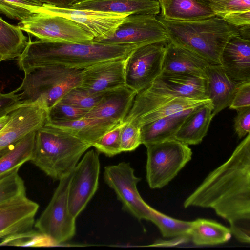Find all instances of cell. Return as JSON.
I'll use <instances>...</instances> for the list:
<instances>
[{"label": "cell", "instance_id": "cell-45", "mask_svg": "<svg viewBox=\"0 0 250 250\" xmlns=\"http://www.w3.org/2000/svg\"><path fill=\"white\" fill-rule=\"evenodd\" d=\"M237 29L240 37L245 39L250 40V25L241 26Z\"/></svg>", "mask_w": 250, "mask_h": 250}, {"label": "cell", "instance_id": "cell-28", "mask_svg": "<svg viewBox=\"0 0 250 250\" xmlns=\"http://www.w3.org/2000/svg\"><path fill=\"white\" fill-rule=\"evenodd\" d=\"M229 228L211 220L198 219L193 221L190 237L198 246H212L228 242L231 238Z\"/></svg>", "mask_w": 250, "mask_h": 250}, {"label": "cell", "instance_id": "cell-46", "mask_svg": "<svg viewBox=\"0 0 250 250\" xmlns=\"http://www.w3.org/2000/svg\"><path fill=\"white\" fill-rule=\"evenodd\" d=\"M10 118V114L0 118V130L6 125Z\"/></svg>", "mask_w": 250, "mask_h": 250}, {"label": "cell", "instance_id": "cell-30", "mask_svg": "<svg viewBox=\"0 0 250 250\" xmlns=\"http://www.w3.org/2000/svg\"><path fill=\"white\" fill-rule=\"evenodd\" d=\"M28 42V38L18 26L9 24L0 17V60L18 58Z\"/></svg>", "mask_w": 250, "mask_h": 250}, {"label": "cell", "instance_id": "cell-41", "mask_svg": "<svg viewBox=\"0 0 250 250\" xmlns=\"http://www.w3.org/2000/svg\"><path fill=\"white\" fill-rule=\"evenodd\" d=\"M229 107L237 111L250 107V81L239 85Z\"/></svg>", "mask_w": 250, "mask_h": 250}, {"label": "cell", "instance_id": "cell-31", "mask_svg": "<svg viewBox=\"0 0 250 250\" xmlns=\"http://www.w3.org/2000/svg\"><path fill=\"white\" fill-rule=\"evenodd\" d=\"M166 238L189 237L193 221L176 219L166 215L151 207L150 220Z\"/></svg>", "mask_w": 250, "mask_h": 250}, {"label": "cell", "instance_id": "cell-35", "mask_svg": "<svg viewBox=\"0 0 250 250\" xmlns=\"http://www.w3.org/2000/svg\"><path fill=\"white\" fill-rule=\"evenodd\" d=\"M20 167L0 179V203L19 195L26 194L24 182L19 174Z\"/></svg>", "mask_w": 250, "mask_h": 250}, {"label": "cell", "instance_id": "cell-20", "mask_svg": "<svg viewBox=\"0 0 250 250\" xmlns=\"http://www.w3.org/2000/svg\"><path fill=\"white\" fill-rule=\"evenodd\" d=\"M209 64L205 59L169 40L166 46L162 73L206 78V69Z\"/></svg>", "mask_w": 250, "mask_h": 250}, {"label": "cell", "instance_id": "cell-17", "mask_svg": "<svg viewBox=\"0 0 250 250\" xmlns=\"http://www.w3.org/2000/svg\"><path fill=\"white\" fill-rule=\"evenodd\" d=\"M39 205L26 194L0 203V239L32 229Z\"/></svg>", "mask_w": 250, "mask_h": 250}, {"label": "cell", "instance_id": "cell-37", "mask_svg": "<svg viewBox=\"0 0 250 250\" xmlns=\"http://www.w3.org/2000/svg\"><path fill=\"white\" fill-rule=\"evenodd\" d=\"M88 111L59 101L48 109L46 122L77 120L83 117Z\"/></svg>", "mask_w": 250, "mask_h": 250}, {"label": "cell", "instance_id": "cell-9", "mask_svg": "<svg viewBox=\"0 0 250 250\" xmlns=\"http://www.w3.org/2000/svg\"><path fill=\"white\" fill-rule=\"evenodd\" d=\"M18 26L39 40L73 43H89L94 37L81 25L62 16L36 12Z\"/></svg>", "mask_w": 250, "mask_h": 250}, {"label": "cell", "instance_id": "cell-24", "mask_svg": "<svg viewBox=\"0 0 250 250\" xmlns=\"http://www.w3.org/2000/svg\"><path fill=\"white\" fill-rule=\"evenodd\" d=\"M212 111L211 102L193 109L183 122L174 139L188 145L200 143L213 118Z\"/></svg>", "mask_w": 250, "mask_h": 250}, {"label": "cell", "instance_id": "cell-1", "mask_svg": "<svg viewBox=\"0 0 250 250\" xmlns=\"http://www.w3.org/2000/svg\"><path fill=\"white\" fill-rule=\"evenodd\" d=\"M185 208H211L226 220L231 234L250 243V134L229 159L211 172L185 201Z\"/></svg>", "mask_w": 250, "mask_h": 250}, {"label": "cell", "instance_id": "cell-15", "mask_svg": "<svg viewBox=\"0 0 250 250\" xmlns=\"http://www.w3.org/2000/svg\"><path fill=\"white\" fill-rule=\"evenodd\" d=\"M47 111L37 105L21 106L10 113L9 121L0 130V156L11 145L43 126Z\"/></svg>", "mask_w": 250, "mask_h": 250}, {"label": "cell", "instance_id": "cell-29", "mask_svg": "<svg viewBox=\"0 0 250 250\" xmlns=\"http://www.w3.org/2000/svg\"><path fill=\"white\" fill-rule=\"evenodd\" d=\"M35 134L34 131L26 135L11 145L0 156V179L30 161Z\"/></svg>", "mask_w": 250, "mask_h": 250}, {"label": "cell", "instance_id": "cell-49", "mask_svg": "<svg viewBox=\"0 0 250 250\" xmlns=\"http://www.w3.org/2000/svg\"><path fill=\"white\" fill-rule=\"evenodd\" d=\"M1 62V60H0V62Z\"/></svg>", "mask_w": 250, "mask_h": 250}, {"label": "cell", "instance_id": "cell-40", "mask_svg": "<svg viewBox=\"0 0 250 250\" xmlns=\"http://www.w3.org/2000/svg\"><path fill=\"white\" fill-rule=\"evenodd\" d=\"M21 106V102L15 90L6 93L0 91V118L9 115Z\"/></svg>", "mask_w": 250, "mask_h": 250}, {"label": "cell", "instance_id": "cell-38", "mask_svg": "<svg viewBox=\"0 0 250 250\" xmlns=\"http://www.w3.org/2000/svg\"><path fill=\"white\" fill-rule=\"evenodd\" d=\"M120 135L122 152L135 150L141 144V128L131 122H124Z\"/></svg>", "mask_w": 250, "mask_h": 250}, {"label": "cell", "instance_id": "cell-7", "mask_svg": "<svg viewBox=\"0 0 250 250\" xmlns=\"http://www.w3.org/2000/svg\"><path fill=\"white\" fill-rule=\"evenodd\" d=\"M147 149L146 180L151 188H161L171 181L191 160L188 145L175 139L149 144Z\"/></svg>", "mask_w": 250, "mask_h": 250}, {"label": "cell", "instance_id": "cell-2", "mask_svg": "<svg viewBox=\"0 0 250 250\" xmlns=\"http://www.w3.org/2000/svg\"><path fill=\"white\" fill-rule=\"evenodd\" d=\"M138 47L131 44H110L59 42L42 40L31 41L18 57V64L24 74L41 67L56 66L82 69L99 62L126 58Z\"/></svg>", "mask_w": 250, "mask_h": 250}, {"label": "cell", "instance_id": "cell-33", "mask_svg": "<svg viewBox=\"0 0 250 250\" xmlns=\"http://www.w3.org/2000/svg\"><path fill=\"white\" fill-rule=\"evenodd\" d=\"M42 5L32 0H0V13L21 21L32 16Z\"/></svg>", "mask_w": 250, "mask_h": 250}, {"label": "cell", "instance_id": "cell-6", "mask_svg": "<svg viewBox=\"0 0 250 250\" xmlns=\"http://www.w3.org/2000/svg\"><path fill=\"white\" fill-rule=\"evenodd\" d=\"M211 102L171 94L151 85L138 93L123 122H131L141 127L159 119L195 108Z\"/></svg>", "mask_w": 250, "mask_h": 250}, {"label": "cell", "instance_id": "cell-47", "mask_svg": "<svg viewBox=\"0 0 250 250\" xmlns=\"http://www.w3.org/2000/svg\"><path fill=\"white\" fill-rule=\"evenodd\" d=\"M199 2L205 5L208 7V6L212 2L218 1L222 0H196Z\"/></svg>", "mask_w": 250, "mask_h": 250}, {"label": "cell", "instance_id": "cell-43", "mask_svg": "<svg viewBox=\"0 0 250 250\" xmlns=\"http://www.w3.org/2000/svg\"><path fill=\"white\" fill-rule=\"evenodd\" d=\"M219 17L236 28L250 25V10L227 13Z\"/></svg>", "mask_w": 250, "mask_h": 250}, {"label": "cell", "instance_id": "cell-48", "mask_svg": "<svg viewBox=\"0 0 250 250\" xmlns=\"http://www.w3.org/2000/svg\"><path fill=\"white\" fill-rule=\"evenodd\" d=\"M158 1L160 4L161 7L163 5L166 0H156Z\"/></svg>", "mask_w": 250, "mask_h": 250}, {"label": "cell", "instance_id": "cell-21", "mask_svg": "<svg viewBox=\"0 0 250 250\" xmlns=\"http://www.w3.org/2000/svg\"><path fill=\"white\" fill-rule=\"evenodd\" d=\"M221 65L233 79L240 83L250 81V40L232 37L224 47Z\"/></svg>", "mask_w": 250, "mask_h": 250}, {"label": "cell", "instance_id": "cell-3", "mask_svg": "<svg viewBox=\"0 0 250 250\" xmlns=\"http://www.w3.org/2000/svg\"><path fill=\"white\" fill-rule=\"evenodd\" d=\"M172 43L186 48L211 64H221L222 51L229 40L240 36L237 28L217 16L191 21H181L157 16Z\"/></svg>", "mask_w": 250, "mask_h": 250}, {"label": "cell", "instance_id": "cell-5", "mask_svg": "<svg viewBox=\"0 0 250 250\" xmlns=\"http://www.w3.org/2000/svg\"><path fill=\"white\" fill-rule=\"evenodd\" d=\"M82 69L48 66L25 73L16 89L22 105H38L48 109L80 84Z\"/></svg>", "mask_w": 250, "mask_h": 250}, {"label": "cell", "instance_id": "cell-42", "mask_svg": "<svg viewBox=\"0 0 250 250\" xmlns=\"http://www.w3.org/2000/svg\"><path fill=\"white\" fill-rule=\"evenodd\" d=\"M238 113L234 118V127L239 138L249 133L250 130V107L237 110Z\"/></svg>", "mask_w": 250, "mask_h": 250}, {"label": "cell", "instance_id": "cell-16", "mask_svg": "<svg viewBox=\"0 0 250 250\" xmlns=\"http://www.w3.org/2000/svg\"><path fill=\"white\" fill-rule=\"evenodd\" d=\"M126 58L106 61L82 69L78 87L92 94H103L125 85Z\"/></svg>", "mask_w": 250, "mask_h": 250}, {"label": "cell", "instance_id": "cell-11", "mask_svg": "<svg viewBox=\"0 0 250 250\" xmlns=\"http://www.w3.org/2000/svg\"><path fill=\"white\" fill-rule=\"evenodd\" d=\"M169 41L139 46L126 60L125 85L137 94L148 87L162 72L166 46Z\"/></svg>", "mask_w": 250, "mask_h": 250}, {"label": "cell", "instance_id": "cell-36", "mask_svg": "<svg viewBox=\"0 0 250 250\" xmlns=\"http://www.w3.org/2000/svg\"><path fill=\"white\" fill-rule=\"evenodd\" d=\"M104 93L92 94L77 87L69 91L60 101L89 111L96 105Z\"/></svg>", "mask_w": 250, "mask_h": 250}, {"label": "cell", "instance_id": "cell-22", "mask_svg": "<svg viewBox=\"0 0 250 250\" xmlns=\"http://www.w3.org/2000/svg\"><path fill=\"white\" fill-rule=\"evenodd\" d=\"M71 8L113 13L156 16L161 13L160 4L156 0H83Z\"/></svg>", "mask_w": 250, "mask_h": 250}, {"label": "cell", "instance_id": "cell-4", "mask_svg": "<svg viewBox=\"0 0 250 250\" xmlns=\"http://www.w3.org/2000/svg\"><path fill=\"white\" fill-rule=\"evenodd\" d=\"M91 146L58 127L45 124L36 131L30 162L54 180L70 174Z\"/></svg>", "mask_w": 250, "mask_h": 250}, {"label": "cell", "instance_id": "cell-12", "mask_svg": "<svg viewBox=\"0 0 250 250\" xmlns=\"http://www.w3.org/2000/svg\"><path fill=\"white\" fill-rule=\"evenodd\" d=\"M104 180L116 194L122 208L139 220H150V208L141 197L137 185L141 180L129 163L122 162L104 167Z\"/></svg>", "mask_w": 250, "mask_h": 250}, {"label": "cell", "instance_id": "cell-32", "mask_svg": "<svg viewBox=\"0 0 250 250\" xmlns=\"http://www.w3.org/2000/svg\"><path fill=\"white\" fill-rule=\"evenodd\" d=\"M0 246L49 247L56 246L48 237L32 229L7 236L1 239Z\"/></svg>", "mask_w": 250, "mask_h": 250}, {"label": "cell", "instance_id": "cell-27", "mask_svg": "<svg viewBox=\"0 0 250 250\" xmlns=\"http://www.w3.org/2000/svg\"><path fill=\"white\" fill-rule=\"evenodd\" d=\"M161 17L166 19L191 21L216 16L211 9L196 0H166L161 7Z\"/></svg>", "mask_w": 250, "mask_h": 250}, {"label": "cell", "instance_id": "cell-44", "mask_svg": "<svg viewBox=\"0 0 250 250\" xmlns=\"http://www.w3.org/2000/svg\"><path fill=\"white\" fill-rule=\"evenodd\" d=\"M41 4H46L62 8H69L83 0H32Z\"/></svg>", "mask_w": 250, "mask_h": 250}, {"label": "cell", "instance_id": "cell-34", "mask_svg": "<svg viewBox=\"0 0 250 250\" xmlns=\"http://www.w3.org/2000/svg\"><path fill=\"white\" fill-rule=\"evenodd\" d=\"M124 122H121L106 132L93 143L94 147L99 153L108 157H113L121 153L120 135Z\"/></svg>", "mask_w": 250, "mask_h": 250}, {"label": "cell", "instance_id": "cell-25", "mask_svg": "<svg viewBox=\"0 0 250 250\" xmlns=\"http://www.w3.org/2000/svg\"><path fill=\"white\" fill-rule=\"evenodd\" d=\"M118 124L85 117L70 121H49L45 123L62 129L91 146L96 140Z\"/></svg>", "mask_w": 250, "mask_h": 250}, {"label": "cell", "instance_id": "cell-19", "mask_svg": "<svg viewBox=\"0 0 250 250\" xmlns=\"http://www.w3.org/2000/svg\"><path fill=\"white\" fill-rule=\"evenodd\" d=\"M207 95L211 101L213 117L229 106L243 83L231 78L221 64H209L206 71Z\"/></svg>", "mask_w": 250, "mask_h": 250}, {"label": "cell", "instance_id": "cell-10", "mask_svg": "<svg viewBox=\"0 0 250 250\" xmlns=\"http://www.w3.org/2000/svg\"><path fill=\"white\" fill-rule=\"evenodd\" d=\"M169 41L167 31L157 16L131 14L107 36L94 39V42L110 44H131L141 46Z\"/></svg>", "mask_w": 250, "mask_h": 250}, {"label": "cell", "instance_id": "cell-8", "mask_svg": "<svg viewBox=\"0 0 250 250\" xmlns=\"http://www.w3.org/2000/svg\"><path fill=\"white\" fill-rule=\"evenodd\" d=\"M72 172L59 180L50 202L34 223L37 230L48 237L56 245L71 239L75 234L76 218L70 213L68 206Z\"/></svg>", "mask_w": 250, "mask_h": 250}, {"label": "cell", "instance_id": "cell-26", "mask_svg": "<svg viewBox=\"0 0 250 250\" xmlns=\"http://www.w3.org/2000/svg\"><path fill=\"white\" fill-rule=\"evenodd\" d=\"M193 109L179 112L142 126L141 127L142 144L146 146L174 139L183 122Z\"/></svg>", "mask_w": 250, "mask_h": 250}, {"label": "cell", "instance_id": "cell-13", "mask_svg": "<svg viewBox=\"0 0 250 250\" xmlns=\"http://www.w3.org/2000/svg\"><path fill=\"white\" fill-rule=\"evenodd\" d=\"M99 152L94 149L84 153L73 169L68 189V206L75 218L83 211L98 188Z\"/></svg>", "mask_w": 250, "mask_h": 250}, {"label": "cell", "instance_id": "cell-23", "mask_svg": "<svg viewBox=\"0 0 250 250\" xmlns=\"http://www.w3.org/2000/svg\"><path fill=\"white\" fill-rule=\"evenodd\" d=\"M150 85L182 97L208 99L205 78L162 73Z\"/></svg>", "mask_w": 250, "mask_h": 250}, {"label": "cell", "instance_id": "cell-39", "mask_svg": "<svg viewBox=\"0 0 250 250\" xmlns=\"http://www.w3.org/2000/svg\"><path fill=\"white\" fill-rule=\"evenodd\" d=\"M208 7L217 17L227 13L250 10V0H222Z\"/></svg>", "mask_w": 250, "mask_h": 250}, {"label": "cell", "instance_id": "cell-18", "mask_svg": "<svg viewBox=\"0 0 250 250\" xmlns=\"http://www.w3.org/2000/svg\"><path fill=\"white\" fill-rule=\"evenodd\" d=\"M136 94V91L126 85L107 91L83 117L114 123L122 122L130 110Z\"/></svg>", "mask_w": 250, "mask_h": 250}, {"label": "cell", "instance_id": "cell-14", "mask_svg": "<svg viewBox=\"0 0 250 250\" xmlns=\"http://www.w3.org/2000/svg\"><path fill=\"white\" fill-rule=\"evenodd\" d=\"M62 16L81 25L94 36V39L107 36L122 23L130 13H113L73 8H62L42 4L36 12Z\"/></svg>", "mask_w": 250, "mask_h": 250}]
</instances>
